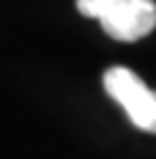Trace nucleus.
<instances>
[{"label": "nucleus", "mask_w": 156, "mask_h": 159, "mask_svg": "<svg viewBox=\"0 0 156 159\" xmlns=\"http://www.w3.org/2000/svg\"><path fill=\"white\" fill-rule=\"evenodd\" d=\"M77 10L99 20L104 32L121 42H136L156 27L154 0H77Z\"/></svg>", "instance_id": "1"}, {"label": "nucleus", "mask_w": 156, "mask_h": 159, "mask_svg": "<svg viewBox=\"0 0 156 159\" xmlns=\"http://www.w3.org/2000/svg\"><path fill=\"white\" fill-rule=\"evenodd\" d=\"M104 89L126 109L134 127L156 134V92L136 72L129 67H109L104 72Z\"/></svg>", "instance_id": "2"}]
</instances>
